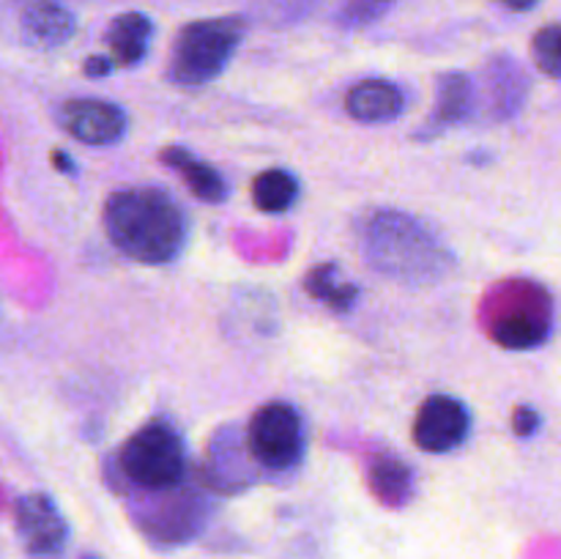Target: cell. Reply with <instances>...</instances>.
<instances>
[{
  "label": "cell",
  "instance_id": "17",
  "mask_svg": "<svg viewBox=\"0 0 561 559\" xmlns=\"http://www.w3.org/2000/svg\"><path fill=\"white\" fill-rule=\"evenodd\" d=\"M299 197V181L288 173V170L272 168L261 173L252 184V201L261 212L266 214H283Z\"/></svg>",
  "mask_w": 561,
  "mask_h": 559
},
{
  "label": "cell",
  "instance_id": "7",
  "mask_svg": "<svg viewBox=\"0 0 561 559\" xmlns=\"http://www.w3.org/2000/svg\"><path fill=\"white\" fill-rule=\"evenodd\" d=\"M469 409L449 395H431L414 420V438L425 453H449L469 436Z\"/></svg>",
  "mask_w": 561,
  "mask_h": 559
},
{
  "label": "cell",
  "instance_id": "6",
  "mask_svg": "<svg viewBox=\"0 0 561 559\" xmlns=\"http://www.w3.org/2000/svg\"><path fill=\"white\" fill-rule=\"evenodd\" d=\"M548 332H551V305L535 285L529 288L524 285L513 299L504 301L491 321L493 340L513 351L537 349L546 343Z\"/></svg>",
  "mask_w": 561,
  "mask_h": 559
},
{
  "label": "cell",
  "instance_id": "5",
  "mask_svg": "<svg viewBox=\"0 0 561 559\" xmlns=\"http://www.w3.org/2000/svg\"><path fill=\"white\" fill-rule=\"evenodd\" d=\"M247 444L257 464L266 469L283 471L299 464L305 433H301V420L294 406L268 403L257 409L247 427Z\"/></svg>",
  "mask_w": 561,
  "mask_h": 559
},
{
  "label": "cell",
  "instance_id": "8",
  "mask_svg": "<svg viewBox=\"0 0 561 559\" xmlns=\"http://www.w3.org/2000/svg\"><path fill=\"white\" fill-rule=\"evenodd\" d=\"M58 121L85 146H113L126 135V113L104 99H71L60 107Z\"/></svg>",
  "mask_w": 561,
  "mask_h": 559
},
{
  "label": "cell",
  "instance_id": "20",
  "mask_svg": "<svg viewBox=\"0 0 561 559\" xmlns=\"http://www.w3.org/2000/svg\"><path fill=\"white\" fill-rule=\"evenodd\" d=\"M537 427H540V414L531 406H518L513 414V431L518 436H535Z\"/></svg>",
  "mask_w": 561,
  "mask_h": 559
},
{
  "label": "cell",
  "instance_id": "19",
  "mask_svg": "<svg viewBox=\"0 0 561 559\" xmlns=\"http://www.w3.org/2000/svg\"><path fill=\"white\" fill-rule=\"evenodd\" d=\"M531 60L542 75L561 80V25H546L535 33Z\"/></svg>",
  "mask_w": 561,
  "mask_h": 559
},
{
  "label": "cell",
  "instance_id": "1",
  "mask_svg": "<svg viewBox=\"0 0 561 559\" xmlns=\"http://www.w3.org/2000/svg\"><path fill=\"white\" fill-rule=\"evenodd\" d=\"M104 228L126 258L148 266L175 261L190 236L184 208L151 186L113 192L104 203Z\"/></svg>",
  "mask_w": 561,
  "mask_h": 559
},
{
  "label": "cell",
  "instance_id": "18",
  "mask_svg": "<svg viewBox=\"0 0 561 559\" xmlns=\"http://www.w3.org/2000/svg\"><path fill=\"white\" fill-rule=\"evenodd\" d=\"M305 288L312 299L323 301L332 310H348L356 301V294H359L354 283L343 280V274L337 272L334 263H323V266L312 269L305 280Z\"/></svg>",
  "mask_w": 561,
  "mask_h": 559
},
{
  "label": "cell",
  "instance_id": "2",
  "mask_svg": "<svg viewBox=\"0 0 561 559\" xmlns=\"http://www.w3.org/2000/svg\"><path fill=\"white\" fill-rule=\"evenodd\" d=\"M359 250L378 274L398 283H436L453 266L444 241L398 208H373L362 217Z\"/></svg>",
  "mask_w": 561,
  "mask_h": 559
},
{
  "label": "cell",
  "instance_id": "10",
  "mask_svg": "<svg viewBox=\"0 0 561 559\" xmlns=\"http://www.w3.org/2000/svg\"><path fill=\"white\" fill-rule=\"evenodd\" d=\"M22 38L38 49H53L69 42L77 31V20L69 9L53 0H36L20 16Z\"/></svg>",
  "mask_w": 561,
  "mask_h": 559
},
{
  "label": "cell",
  "instance_id": "14",
  "mask_svg": "<svg viewBox=\"0 0 561 559\" xmlns=\"http://www.w3.org/2000/svg\"><path fill=\"white\" fill-rule=\"evenodd\" d=\"M471 107H474V85H471V80L466 75H460V71H449V75H444L438 80L436 113L431 115L427 126L436 135V132L469 118Z\"/></svg>",
  "mask_w": 561,
  "mask_h": 559
},
{
  "label": "cell",
  "instance_id": "9",
  "mask_svg": "<svg viewBox=\"0 0 561 559\" xmlns=\"http://www.w3.org/2000/svg\"><path fill=\"white\" fill-rule=\"evenodd\" d=\"M16 535L36 557H49L66 543V521L47 493H25L14 507Z\"/></svg>",
  "mask_w": 561,
  "mask_h": 559
},
{
  "label": "cell",
  "instance_id": "11",
  "mask_svg": "<svg viewBox=\"0 0 561 559\" xmlns=\"http://www.w3.org/2000/svg\"><path fill=\"white\" fill-rule=\"evenodd\" d=\"M405 107V96L394 82L389 80H365L354 85L345 96V110L351 118L362 124H383L394 121Z\"/></svg>",
  "mask_w": 561,
  "mask_h": 559
},
{
  "label": "cell",
  "instance_id": "12",
  "mask_svg": "<svg viewBox=\"0 0 561 559\" xmlns=\"http://www.w3.org/2000/svg\"><path fill=\"white\" fill-rule=\"evenodd\" d=\"M159 159L181 175V181L190 186L192 195H195L197 201L222 203L225 197H228V184H225L222 173H219L214 164L197 159L195 153H190L186 148H164V151L159 153Z\"/></svg>",
  "mask_w": 561,
  "mask_h": 559
},
{
  "label": "cell",
  "instance_id": "3",
  "mask_svg": "<svg viewBox=\"0 0 561 559\" xmlns=\"http://www.w3.org/2000/svg\"><path fill=\"white\" fill-rule=\"evenodd\" d=\"M244 36L239 16L190 22L179 31L170 53V80L179 85H206L225 71Z\"/></svg>",
  "mask_w": 561,
  "mask_h": 559
},
{
  "label": "cell",
  "instance_id": "23",
  "mask_svg": "<svg viewBox=\"0 0 561 559\" xmlns=\"http://www.w3.org/2000/svg\"><path fill=\"white\" fill-rule=\"evenodd\" d=\"M53 162L58 164V168H64V173H71V170H75V164H71V159L66 157V153H60V151L53 153Z\"/></svg>",
  "mask_w": 561,
  "mask_h": 559
},
{
  "label": "cell",
  "instance_id": "22",
  "mask_svg": "<svg viewBox=\"0 0 561 559\" xmlns=\"http://www.w3.org/2000/svg\"><path fill=\"white\" fill-rule=\"evenodd\" d=\"M502 3L513 11H529V9H535L540 0H502Z\"/></svg>",
  "mask_w": 561,
  "mask_h": 559
},
{
  "label": "cell",
  "instance_id": "15",
  "mask_svg": "<svg viewBox=\"0 0 561 559\" xmlns=\"http://www.w3.org/2000/svg\"><path fill=\"white\" fill-rule=\"evenodd\" d=\"M370 491L387 507H403L411 499L414 491V475H411L409 466L398 458H378L370 466Z\"/></svg>",
  "mask_w": 561,
  "mask_h": 559
},
{
  "label": "cell",
  "instance_id": "13",
  "mask_svg": "<svg viewBox=\"0 0 561 559\" xmlns=\"http://www.w3.org/2000/svg\"><path fill=\"white\" fill-rule=\"evenodd\" d=\"M151 20L140 11H126V14L115 16L107 27L110 60L118 66L140 64L151 44Z\"/></svg>",
  "mask_w": 561,
  "mask_h": 559
},
{
  "label": "cell",
  "instance_id": "21",
  "mask_svg": "<svg viewBox=\"0 0 561 559\" xmlns=\"http://www.w3.org/2000/svg\"><path fill=\"white\" fill-rule=\"evenodd\" d=\"M113 60L104 58V55H91V58L85 60V75L88 77H104L113 71Z\"/></svg>",
  "mask_w": 561,
  "mask_h": 559
},
{
  "label": "cell",
  "instance_id": "16",
  "mask_svg": "<svg viewBox=\"0 0 561 559\" xmlns=\"http://www.w3.org/2000/svg\"><path fill=\"white\" fill-rule=\"evenodd\" d=\"M488 102H491L493 118H510L515 110L524 104L526 96V77L510 60H499L491 66V77H488Z\"/></svg>",
  "mask_w": 561,
  "mask_h": 559
},
{
  "label": "cell",
  "instance_id": "4",
  "mask_svg": "<svg viewBox=\"0 0 561 559\" xmlns=\"http://www.w3.org/2000/svg\"><path fill=\"white\" fill-rule=\"evenodd\" d=\"M126 477L148 491L179 486L186 469L184 442L168 422H151L126 442L121 455Z\"/></svg>",
  "mask_w": 561,
  "mask_h": 559
}]
</instances>
